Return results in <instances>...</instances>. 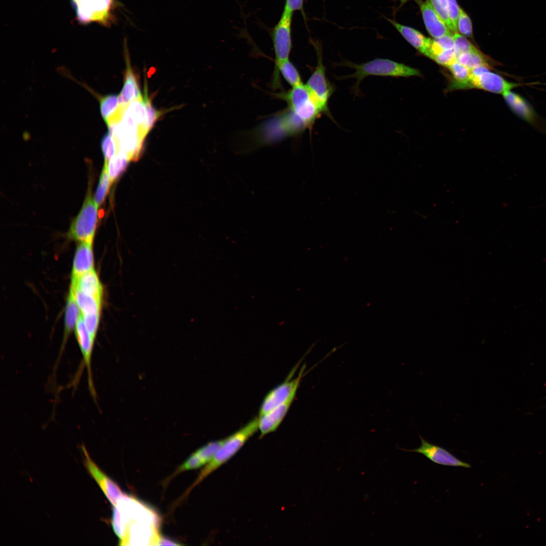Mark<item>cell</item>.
Returning <instances> with one entry per match:
<instances>
[{"label":"cell","instance_id":"9a60e30c","mask_svg":"<svg viewBox=\"0 0 546 546\" xmlns=\"http://www.w3.org/2000/svg\"><path fill=\"white\" fill-rule=\"evenodd\" d=\"M419 4L426 28L434 39L453 34V33L434 9L429 0L420 1Z\"/></svg>","mask_w":546,"mask_h":546},{"label":"cell","instance_id":"8fae6325","mask_svg":"<svg viewBox=\"0 0 546 546\" xmlns=\"http://www.w3.org/2000/svg\"><path fill=\"white\" fill-rule=\"evenodd\" d=\"M84 466L90 475L97 483L111 504L114 506L124 494L119 486L107 476L90 457L84 445L82 446Z\"/></svg>","mask_w":546,"mask_h":546},{"label":"cell","instance_id":"7bdbcfd3","mask_svg":"<svg viewBox=\"0 0 546 546\" xmlns=\"http://www.w3.org/2000/svg\"><path fill=\"white\" fill-rule=\"evenodd\" d=\"M399 2V7L402 6L405 4L407 1L410 0H398Z\"/></svg>","mask_w":546,"mask_h":546},{"label":"cell","instance_id":"d590c367","mask_svg":"<svg viewBox=\"0 0 546 546\" xmlns=\"http://www.w3.org/2000/svg\"><path fill=\"white\" fill-rule=\"evenodd\" d=\"M429 1L434 9L443 19L451 31L453 32L452 26L448 14L447 0H429Z\"/></svg>","mask_w":546,"mask_h":546},{"label":"cell","instance_id":"277c9868","mask_svg":"<svg viewBox=\"0 0 546 546\" xmlns=\"http://www.w3.org/2000/svg\"><path fill=\"white\" fill-rule=\"evenodd\" d=\"M77 22L82 25L93 22L105 27L116 21L114 14L119 4L116 0H71Z\"/></svg>","mask_w":546,"mask_h":546},{"label":"cell","instance_id":"ffe728a7","mask_svg":"<svg viewBox=\"0 0 546 546\" xmlns=\"http://www.w3.org/2000/svg\"><path fill=\"white\" fill-rule=\"evenodd\" d=\"M81 314L80 310L75 299L74 291L71 288H70L69 293L65 307L64 338L60 353L55 365V368H56L57 365L59 364L60 359L63 352L68 336L73 330L75 329Z\"/></svg>","mask_w":546,"mask_h":546},{"label":"cell","instance_id":"ba28073f","mask_svg":"<svg viewBox=\"0 0 546 546\" xmlns=\"http://www.w3.org/2000/svg\"><path fill=\"white\" fill-rule=\"evenodd\" d=\"M293 14L283 11L281 17L272 30L271 37L275 53V67L289 59L292 48L291 26Z\"/></svg>","mask_w":546,"mask_h":546},{"label":"cell","instance_id":"3957f363","mask_svg":"<svg viewBox=\"0 0 546 546\" xmlns=\"http://www.w3.org/2000/svg\"><path fill=\"white\" fill-rule=\"evenodd\" d=\"M113 507L112 526L120 540L124 536L127 524L131 522H142L159 526L160 518L157 513L132 497L124 494Z\"/></svg>","mask_w":546,"mask_h":546},{"label":"cell","instance_id":"7a4b0ae2","mask_svg":"<svg viewBox=\"0 0 546 546\" xmlns=\"http://www.w3.org/2000/svg\"><path fill=\"white\" fill-rule=\"evenodd\" d=\"M339 65L347 66L355 70L352 74L338 77L339 79L355 78L356 82L352 88L355 95L359 93V85L361 81L369 76L407 77L420 75L418 70L387 59L377 58L360 64L344 61Z\"/></svg>","mask_w":546,"mask_h":546},{"label":"cell","instance_id":"e0dca14e","mask_svg":"<svg viewBox=\"0 0 546 546\" xmlns=\"http://www.w3.org/2000/svg\"><path fill=\"white\" fill-rule=\"evenodd\" d=\"M510 109L518 117L526 122L534 124L537 122V115L530 104L522 96L511 90L502 94Z\"/></svg>","mask_w":546,"mask_h":546},{"label":"cell","instance_id":"9c48e42d","mask_svg":"<svg viewBox=\"0 0 546 546\" xmlns=\"http://www.w3.org/2000/svg\"><path fill=\"white\" fill-rule=\"evenodd\" d=\"M304 369V366L298 376L294 379L292 378L293 373H291L283 383L265 395L261 404L259 415L270 411L290 399H294Z\"/></svg>","mask_w":546,"mask_h":546},{"label":"cell","instance_id":"2e32d148","mask_svg":"<svg viewBox=\"0 0 546 546\" xmlns=\"http://www.w3.org/2000/svg\"><path fill=\"white\" fill-rule=\"evenodd\" d=\"M294 399H290L270 411L259 415L260 438L276 431L286 416Z\"/></svg>","mask_w":546,"mask_h":546},{"label":"cell","instance_id":"4316f807","mask_svg":"<svg viewBox=\"0 0 546 546\" xmlns=\"http://www.w3.org/2000/svg\"><path fill=\"white\" fill-rule=\"evenodd\" d=\"M130 160L129 157L126 153L118 151L109 161L108 172L112 184L125 170Z\"/></svg>","mask_w":546,"mask_h":546},{"label":"cell","instance_id":"7402d4cb","mask_svg":"<svg viewBox=\"0 0 546 546\" xmlns=\"http://www.w3.org/2000/svg\"><path fill=\"white\" fill-rule=\"evenodd\" d=\"M384 17L407 42L422 54L425 55L432 41L431 38L425 36L421 32L412 27L402 25L393 19Z\"/></svg>","mask_w":546,"mask_h":546},{"label":"cell","instance_id":"f35d334b","mask_svg":"<svg viewBox=\"0 0 546 546\" xmlns=\"http://www.w3.org/2000/svg\"><path fill=\"white\" fill-rule=\"evenodd\" d=\"M433 60L438 64L447 67L457 61L454 49L444 50L435 57Z\"/></svg>","mask_w":546,"mask_h":546},{"label":"cell","instance_id":"8992f818","mask_svg":"<svg viewBox=\"0 0 546 546\" xmlns=\"http://www.w3.org/2000/svg\"><path fill=\"white\" fill-rule=\"evenodd\" d=\"M98 207L89 186L82 208L70 226L67 234L69 239L80 243H93L97 223Z\"/></svg>","mask_w":546,"mask_h":546},{"label":"cell","instance_id":"4fadbf2b","mask_svg":"<svg viewBox=\"0 0 546 546\" xmlns=\"http://www.w3.org/2000/svg\"><path fill=\"white\" fill-rule=\"evenodd\" d=\"M519 85L518 83L508 81L499 74L488 69L479 74L471 75L467 89L475 88L502 95Z\"/></svg>","mask_w":546,"mask_h":546},{"label":"cell","instance_id":"cb8c5ba5","mask_svg":"<svg viewBox=\"0 0 546 546\" xmlns=\"http://www.w3.org/2000/svg\"><path fill=\"white\" fill-rule=\"evenodd\" d=\"M70 288L74 291L75 299L81 314L101 312L102 299L87 295L71 286Z\"/></svg>","mask_w":546,"mask_h":546},{"label":"cell","instance_id":"603a6c76","mask_svg":"<svg viewBox=\"0 0 546 546\" xmlns=\"http://www.w3.org/2000/svg\"><path fill=\"white\" fill-rule=\"evenodd\" d=\"M280 73L292 87L303 83L298 70L289 59L280 63L275 69L272 81L275 87L280 85Z\"/></svg>","mask_w":546,"mask_h":546},{"label":"cell","instance_id":"5bb4252c","mask_svg":"<svg viewBox=\"0 0 546 546\" xmlns=\"http://www.w3.org/2000/svg\"><path fill=\"white\" fill-rule=\"evenodd\" d=\"M419 437L421 439L419 447L403 450L422 454L433 463L443 466L465 468L471 467L470 464L460 460L446 449L428 442L421 435Z\"/></svg>","mask_w":546,"mask_h":546},{"label":"cell","instance_id":"60d3db41","mask_svg":"<svg viewBox=\"0 0 546 546\" xmlns=\"http://www.w3.org/2000/svg\"><path fill=\"white\" fill-rule=\"evenodd\" d=\"M304 0H286L283 11L293 14L296 11L302 10Z\"/></svg>","mask_w":546,"mask_h":546},{"label":"cell","instance_id":"6da1fadb","mask_svg":"<svg viewBox=\"0 0 546 546\" xmlns=\"http://www.w3.org/2000/svg\"><path fill=\"white\" fill-rule=\"evenodd\" d=\"M258 430V419L257 417L254 418L242 428L223 439L222 444L214 457L204 466L188 491L190 492L192 488L201 482L209 475L232 459Z\"/></svg>","mask_w":546,"mask_h":546},{"label":"cell","instance_id":"74e56055","mask_svg":"<svg viewBox=\"0 0 546 546\" xmlns=\"http://www.w3.org/2000/svg\"><path fill=\"white\" fill-rule=\"evenodd\" d=\"M204 465L205 466V464L202 460L194 452L178 468L174 474L189 470L196 469Z\"/></svg>","mask_w":546,"mask_h":546},{"label":"cell","instance_id":"d6986e66","mask_svg":"<svg viewBox=\"0 0 546 546\" xmlns=\"http://www.w3.org/2000/svg\"><path fill=\"white\" fill-rule=\"evenodd\" d=\"M126 57V68L124 76L123 87L118 95L119 105L127 106L134 100L143 99L137 77L134 75L130 66L127 55Z\"/></svg>","mask_w":546,"mask_h":546},{"label":"cell","instance_id":"b9f144b4","mask_svg":"<svg viewBox=\"0 0 546 546\" xmlns=\"http://www.w3.org/2000/svg\"><path fill=\"white\" fill-rule=\"evenodd\" d=\"M180 545V544L177 543V542H175L174 541H173V540H171L170 539H169L168 538H166V537H163L162 536H161L160 538L159 543H158V545Z\"/></svg>","mask_w":546,"mask_h":546},{"label":"cell","instance_id":"83f0119b","mask_svg":"<svg viewBox=\"0 0 546 546\" xmlns=\"http://www.w3.org/2000/svg\"><path fill=\"white\" fill-rule=\"evenodd\" d=\"M127 110L147 135V115L144 99L134 100L127 106Z\"/></svg>","mask_w":546,"mask_h":546},{"label":"cell","instance_id":"44dd1931","mask_svg":"<svg viewBox=\"0 0 546 546\" xmlns=\"http://www.w3.org/2000/svg\"><path fill=\"white\" fill-rule=\"evenodd\" d=\"M71 286L87 295L102 299L103 287L94 269L76 278H71Z\"/></svg>","mask_w":546,"mask_h":546},{"label":"cell","instance_id":"5b68a950","mask_svg":"<svg viewBox=\"0 0 546 546\" xmlns=\"http://www.w3.org/2000/svg\"><path fill=\"white\" fill-rule=\"evenodd\" d=\"M281 97L287 102L288 108L305 125L311 128L316 119L324 114L322 109L306 84L292 87Z\"/></svg>","mask_w":546,"mask_h":546},{"label":"cell","instance_id":"e575fe53","mask_svg":"<svg viewBox=\"0 0 546 546\" xmlns=\"http://www.w3.org/2000/svg\"><path fill=\"white\" fill-rule=\"evenodd\" d=\"M458 30L464 36L471 37L472 35V26L470 18L467 13L460 7L457 22Z\"/></svg>","mask_w":546,"mask_h":546},{"label":"cell","instance_id":"ab89813d","mask_svg":"<svg viewBox=\"0 0 546 546\" xmlns=\"http://www.w3.org/2000/svg\"><path fill=\"white\" fill-rule=\"evenodd\" d=\"M459 8L456 0H447V10L448 16L451 22L453 32L458 31L457 22L459 13Z\"/></svg>","mask_w":546,"mask_h":546},{"label":"cell","instance_id":"30bf717a","mask_svg":"<svg viewBox=\"0 0 546 546\" xmlns=\"http://www.w3.org/2000/svg\"><path fill=\"white\" fill-rule=\"evenodd\" d=\"M159 526L142 522H131L127 524L124 537L119 541L122 545H158L161 537Z\"/></svg>","mask_w":546,"mask_h":546},{"label":"cell","instance_id":"ac0fdd59","mask_svg":"<svg viewBox=\"0 0 546 546\" xmlns=\"http://www.w3.org/2000/svg\"><path fill=\"white\" fill-rule=\"evenodd\" d=\"M92 244L80 242L77 246L73 259L72 278H76L94 269Z\"/></svg>","mask_w":546,"mask_h":546},{"label":"cell","instance_id":"8d00e7d4","mask_svg":"<svg viewBox=\"0 0 546 546\" xmlns=\"http://www.w3.org/2000/svg\"><path fill=\"white\" fill-rule=\"evenodd\" d=\"M85 326L92 338L95 340L99 326L100 313L81 314Z\"/></svg>","mask_w":546,"mask_h":546},{"label":"cell","instance_id":"4dcf8cb0","mask_svg":"<svg viewBox=\"0 0 546 546\" xmlns=\"http://www.w3.org/2000/svg\"><path fill=\"white\" fill-rule=\"evenodd\" d=\"M145 85L143 99L147 115L146 128L149 132L153 128L158 118L161 116L162 111L157 110L153 106L151 101L148 97L147 88L146 87Z\"/></svg>","mask_w":546,"mask_h":546},{"label":"cell","instance_id":"1f68e13d","mask_svg":"<svg viewBox=\"0 0 546 546\" xmlns=\"http://www.w3.org/2000/svg\"><path fill=\"white\" fill-rule=\"evenodd\" d=\"M222 441L223 439L210 442L194 452L199 457L205 465L213 458Z\"/></svg>","mask_w":546,"mask_h":546},{"label":"cell","instance_id":"484cf974","mask_svg":"<svg viewBox=\"0 0 546 546\" xmlns=\"http://www.w3.org/2000/svg\"><path fill=\"white\" fill-rule=\"evenodd\" d=\"M456 60L470 70L480 66L491 68L489 60L477 48L468 53L460 55Z\"/></svg>","mask_w":546,"mask_h":546},{"label":"cell","instance_id":"d6a6232c","mask_svg":"<svg viewBox=\"0 0 546 546\" xmlns=\"http://www.w3.org/2000/svg\"><path fill=\"white\" fill-rule=\"evenodd\" d=\"M101 143L105 161L108 162L117 151L116 142L113 136L108 132L103 136Z\"/></svg>","mask_w":546,"mask_h":546},{"label":"cell","instance_id":"52a82bcc","mask_svg":"<svg viewBox=\"0 0 546 546\" xmlns=\"http://www.w3.org/2000/svg\"><path fill=\"white\" fill-rule=\"evenodd\" d=\"M313 44L316 50L317 65L308 78L306 85L319 104L324 114L331 117L328 102L335 90V87L326 77V68L323 62L321 45L315 42H313Z\"/></svg>","mask_w":546,"mask_h":546},{"label":"cell","instance_id":"d4e9b609","mask_svg":"<svg viewBox=\"0 0 546 546\" xmlns=\"http://www.w3.org/2000/svg\"><path fill=\"white\" fill-rule=\"evenodd\" d=\"M452 77L451 89H466L471 77V70L456 61L447 67Z\"/></svg>","mask_w":546,"mask_h":546},{"label":"cell","instance_id":"836d02e7","mask_svg":"<svg viewBox=\"0 0 546 546\" xmlns=\"http://www.w3.org/2000/svg\"><path fill=\"white\" fill-rule=\"evenodd\" d=\"M454 49L456 58L460 55L468 53L476 48L463 35L453 32Z\"/></svg>","mask_w":546,"mask_h":546},{"label":"cell","instance_id":"7c38bea8","mask_svg":"<svg viewBox=\"0 0 546 546\" xmlns=\"http://www.w3.org/2000/svg\"><path fill=\"white\" fill-rule=\"evenodd\" d=\"M76 339L82 355L81 366L86 368L88 389L90 394L96 398L92 369V357L95 340L92 338L83 322L81 314L75 328Z\"/></svg>","mask_w":546,"mask_h":546},{"label":"cell","instance_id":"f546056e","mask_svg":"<svg viewBox=\"0 0 546 546\" xmlns=\"http://www.w3.org/2000/svg\"><path fill=\"white\" fill-rule=\"evenodd\" d=\"M111 184L112 183L108 172V162L105 161L98 186L94 196L95 202L98 207L104 202Z\"/></svg>","mask_w":546,"mask_h":546},{"label":"cell","instance_id":"f1b7e54d","mask_svg":"<svg viewBox=\"0 0 546 546\" xmlns=\"http://www.w3.org/2000/svg\"><path fill=\"white\" fill-rule=\"evenodd\" d=\"M118 95L109 94L101 98L100 110L102 117L105 122L117 111L119 106Z\"/></svg>","mask_w":546,"mask_h":546}]
</instances>
